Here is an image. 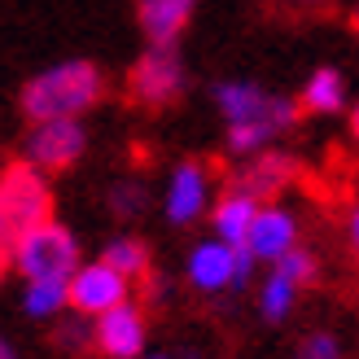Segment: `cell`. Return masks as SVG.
Here are the masks:
<instances>
[{
	"label": "cell",
	"instance_id": "6da1fadb",
	"mask_svg": "<svg viewBox=\"0 0 359 359\" xmlns=\"http://www.w3.org/2000/svg\"><path fill=\"white\" fill-rule=\"evenodd\" d=\"M105 97V75L88 57H66L53 62L48 70L31 75L18 88V110L27 123H48V118H83L97 110Z\"/></svg>",
	"mask_w": 359,
	"mask_h": 359
},
{
	"label": "cell",
	"instance_id": "7a4b0ae2",
	"mask_svg": "<svg viewBox=\"0 0 359 359\" xmlns=\"http://www.w3.org/2000/svg\"><path fill=\"white\" fill-rule=\"evenodd\" d=\"M5 267L18 272L22 280H70L83 267L79 255V237L57 219H44L27 228L9 250H5Z\"/></svg>",
	"mask_w": 359,
	"mask_h": 359
},
{
	"label": "cell",
	"instance_id": "3957f363",
	"mask_svg": "<svg viewBox=\"0 0 359 359\" xmlns=\"http://www.w3.org/2000/svg\"><path fill=\"white\" fill-rule=\"evenodd\" d=\"M53 219V184L27 158H13L0 171V245H13L27 228Z\"/></svg>",
	"mask_w": 359,
	"mask_h": 359
},
{
	"label": "cell",
	"instance_id": "277c9868",
	"mask_svg": "<svg viewBox=\"0 0 359 359\" xmlns=\"http://www.w3.org/2000/svg\"><path fill=\"white\" fill-rule=\"evenodd\" d=\"M210 101H215V110H219L224 128L263 123V128H272L276 136H285V132H294L298 118H302V101L267 93V88L255 83V79H219L210 88Z\"/></svg>",
	"mask_w": 359,
	"mask_h": 359
},
{
	"label": "cell",
	"instance_id": "5b68a950",
	"mask_svg": "<svg viewBox=\"0 0 359 359\" xmlns=\"http://www.w3.org/2000/svg\"><path fill=\"white\" fill-rule=\"evenodd\" d=\"M184 83L189 75H184L180 44H145V53L128 70V93L145 110H167L171 101L184 97Z\"/></svg>",
	"mask_w": 359,
	"mask_h": 359
},
{
	"label": "cell",
	"instance_id": "8992f818",
	"mask_svg": "<svg viewBox=\"0 0 359 359\" xmlns=\"http://www.w3.org/2000/svg\"><path fill=\"white\" fill-rule=\"evenodd\" d=\"M215 210V171L202 158H184L167 171L163 184V219L171 228H193L197 219H210Z\"/></svg>",
	"mask_w": 359,
	"mask_h": 359
},
{
	"label": "cell",
	"instance_id": "52a82bcc",
	"mask_svg": "<svg viewBox=\"0 0 359 359\" xmlns=\"http://www.w3.org/2000/svg\"><path fill=\"white\" fill-rule=\"evenodd\" d=\"M88 154V128L83 118H48L31 123V132L22 140V158L35 163L40 171H70Z\"/></svg>",
	"mask_w": 359,
	"mask_h": 359
},
{
	"label": "cell",
	"instance_id": "ba28073f",
	"mask_svg": "<svg viewBox=\"0 0 359 359\" xmlns=\"http://www.w3.org/2000/svg\"><path fill=\"white\" fill-rule=\"evenodd\" d=\"M128 298H136V280H128L114 263H105L101 255L93 263H83L75 276H70V311L97 320L105 311L123 307Z\"/></svg>",
	"mask_w": 359,
	"mask_h": 359
},
{
	"label": "cell",
	"instance_id": "9c48e42d",
	"mask_svg": "<svg viewBox=\"0 0 359 359\" xmlns=\"http://www.w3.org/2000/svg\"><path fill=\"white\" fill-rule=\"evenodd\" d=\"M93 337H97V355L101 359H140L149 355V311L140 298H128L123 307L105 311L93 320Z\"/></svg>",
	"mask_w": 359,
	"mask_h": 359
},
{
	"label": "cell",
	"instance_id": "30bf717a",
	"mask_svg": "<svg viewBox=\"0 0 359 359\" xmlns=\"http://www.w3.org/2000/svg\"><path fill=\"white\" fill-rule=\"evenodd\" d=\"M237 250L241 245H228L219 237L193 241L189 255H184V280H189V290L206 294V298L224 294V290H237Z\"/></svg>",
	"mask_w": 359,
	"mask_h": 359
},
{
	"label": "cell",
	"instance_id": "8fae6325",
	"mask_svg": "<svg viewBox=\"0 0 359 359\" xmlns=\"http://www.w3.org/2000/svg\"><path fill=\"white\" fill-rule=\"evenodd\" d=\"M250 250H255V259L259 263H280L290 250H298V215L294 210H285L280 202H263L259 210V219L255 228H250Z\"/></svg>",
	"mask_w": 359,
	"mask_h": 359
},
{
	"label": "cell",
	"instance_id": "7c38bea8",
	"mask_svg": "<svg viewBox=\"0 0 359 359\" xmlns=\"http://www.w3.org/2000/svg\"><path fill=\"white\" fill-rule=\"evenodd\" d=\"M263 202L245 184H232L215 197V210H210V237H219L228 245H245L250 241V228H255Z\"/></svg>",
	"mask_w": 359,
	"mask_h": 359
},
{
	"label": "cell",
	"instance_id": "4fadbf2b",
	"mask_svg": "<svg viewBox=\"0 0 359 359\" xmlns=\"http://www.w3.org/2000/svg\"><path fill=\"white\" fill-rule=\"evenodd\" d=\"M197 13V0H136V22L145 44H180Z\"/></svg>",
	"mask_w": 359,
	"mask_h": 359
},
{
	"label": "cell",
	"instance_id": "5bb4252c",
	"mask_svg": "<svg viewBox=\"0 0 359 359\" xmlns=\"http://www.w3.org/2000/svg\"><path fill=\"white\" fill-rule=\"evenodd\" d=\"M290 180H294V158L285 149H263L255 158H245V171H241L237 184H245L259 202H276L290 189Z\"/></svg>",
	"mask_w": 359,
	"mask_h": 359
},
{
	"label": "cell",
	"instance_id": "9a60e30c",
	"mask_svg": "<svg viewBox=\"0 0 359 359\" xmlns=\"http://www.w3.org/2000/svg\"><path fill=\"white\" fill-rule=\"evenodd\" d=\"M302 114H320V118H333V114H342L351 110V88H346V75L337 66H316L307 83H302Z\"/></svg>",
	"mask_w": 359,
	"mask_h": 359
},
{
	"label": "cell",
	"instance_id": "2e32d148",
	"mask_svg": "<svg viewBox=\"0 0 359 359\" xmlns=\"http://www.w3.org/2000/svg\"><path fill=\"white\" fill-rule=\"evenodd\" d=\"M18 307L35 325H53L70 311V280H22Z\"/></svg>",
	"mask_w": 359,
	"mask_h": 359
},
{
	"label": "cell",
	"instance_id": "e0dca14e",
	"mask_svg": "<svg viewBox=\"0 0 359 359\" xmlns=\"http://www.w3.org/2000/svg\"><path fill=\"white\" fill-rule=\"evenodd\" d=\"M101 259L105 263H114L128 280H145L149 272H154V255H149V245L140 241V237H132V232H118V237H110L101 245Z\"/></svg>",
	"mask_w": 359,
	"mask_h": 359
},
{
	"label": "cell",
	"instance_id": "ac0fdd59",
	"mask_svg": "<svg viewBox=\"0 0 359 359\" xmlns=\"http://www.w3.org/2000/svg\"><path fill=\"white\" fill-rule=\"evenodd\" d=\"M298 285L294 280H285L280 272H272L267 267V276H263V285H259V316L267 320V325H285V320L294 316V307H298Z\"/></svg>",
	"mask_w": 359,
	"mask_h": 359
},
{
	"label": "cell",
	"instance_id": "d6986e66",
	"mask_svg": "<svg viewBox=\"0 0 359 359\" xmlns=\"http://www.w3.org/2000/svg\"><path fill=\"white\" fill-rule=\"evenodd\" d=\"M110 210L118 215V219H136L140 210H145V202H149V193H145V184L140 180H118V184L110 189Z\"/></svg>",
	"mask_w": 359,
	"mask_h": 359
},
{
	"label": "cell",
	"instance_id": "ffe728a7",
	"mask_svg": "<svg viewBox=\"0 0 359 359\" xmlns=\"http://www.w3.org/2000/svg\"><path fill=\"white\" fill-rule=\"evenodd\" d=\"M272 272H280L285 280H294L298 290H307V285L316 280V272H320V263H316V255L307 245H298V250H290L280 263H272Z\"/></svg>",
	"mask_w": 359,
	"mask_h": 359
},
{
	"label": "cell",
	"instance_id": "44dd1931",
	"mask_svg": "<svg viewBox=\"0 0 359 359\" xmlns=\"http://www.w3.org/2000/svg\"><path fill=\"white\" fill-rule=\"evenodd\" d=\"M57 342H62L66 355H79V351H88V346H97V337H93V320H88V316H70V320H62Z\"/></svg>",
	"mask_w": 359,
	"mask_h": 359
},
{
	"label": "cell",
	"instance_id": "7402d4cb",
	"mask_svg": "<svg viewBox=\"0 0 359 359\" xmlns=\"http://www.w3.org/2000/svg\"><path fill=\"white\" fill-rule=\"evenodd\" d=\"M294 359H342V342H337V333H329V329H311L298 342Z\"/></svg>",
	"mask_w": 359,
	"mask_h": 359
},
{
	"label": "cell",
	"instance_id": "603a6c76",
	"mask_svg": "<svg viewBox=\"0 0 359 359\" xmlns=\"http://www.w3.org/2000/svg\"><path fill=\"white\" fill-rule=\"evenodd\" d=\"M140 290H145V302H167L171 298V285L163 272H149L145 280H140Z\"/></svg>",
	"mask_w": 359,
	"mask_h": 359
},
{
	"label": "cell",
	"instance_id": "cb8c5ba5",
	"mask_svg": "<svg viewBox=\"0 0 359 359\" xmlns=\"http://www.w3.org/2000/svg\"><path fill=\"white\" fill-rule=\"evenodd\" d=\"M346 237H351V250L359 255V202L351 206V219H346Z\"/></svg>",
	"mask_w": 359,
	"mask_h": 359
},
{
	"label": "cell",
	"instance_id": "d4e9b609",
	"mask_svg": "<svg viewBox=\"0 0 359 359\" xmlns=\"http://www.w3.org/2000/svg\"><path fill=\"white\" fill-rule=\"evenodd\" d=\"M346 128H351V140H355V149H359V101L346 110Z\"/></svg>",
	"mask_w": 359,
	"mask_h": 359
},
{
	"label": "cell",
	"instance_id": "484cf974",
	"mask_svg": "<svg viewBox=\"0 0 359 359\" xmlns=\"http://www.w3.org/2000/svg\"><path fill=\"white\" fill-rule=\"evenodd\" d=\"M0 359H18V355H13V346H9V342H0Z\"/></svg>",
	"mask_w": 359,
	"mask_h": 359
},
{
	"label": "cell",
	"instance_id": "4316f807",
	"mask_svg": "<svg viewBox=\"0 0 359 359\" xmlns=\"http://www.w3.org/2000/svg\"><path fill=\"white\" fill-rule=\"evenodd\" d=\"M140 359H175V355H167V351H149V355H140Z\"/></svg>",
	"mask_w": 359,
	"mask_h": 359
},
{
	"label": "cell",
	"instance_id": "83f0119b",
	"mask_svg": "<svg viewBox=\"0 0 359 359\" xmlns=\"http://www.w3.org/2000/svg\"><path fill=\"white\" fill-rule=\"evenodd\" d=\"M351 27H355V35H359V9H355V13H351Z\"/></svg>",
	"mask_w": 359,
	"mask_h": 359
}]
</instances>
